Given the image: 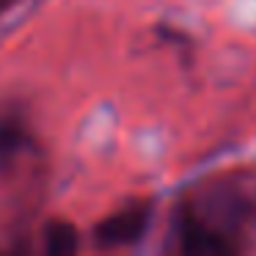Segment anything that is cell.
<instances>
[{
	"instance_id": "6da1fadb",
	"label": "cell",
	"mask_w": 256,
	"mask_h": 256,
	"mask_svg": "<svg viewBox=\"0 0 256 256\" xmlns=\"http://www.w3.org/2000/svg\"><path fill=\"white\" fill-rule=\"evenodd\" d=\"M242 196L234 190H206L188 198L176 212V242L184 254H234L240 228L248 218Z\"/></svg>"
},
{
	"instance_id": "7a4b0ae2",
	"label": "cell",
	"mask_w": 256,
	"mask_h": 256,
	"mask_svg": "<svg viewBox=\"0 0 256 256\" xmlns=\"http://www.w3.org/2000/svg\"><path fill=\"white\" fill-rule=\"evenodd\" d=\"M152 220V201L135 198L130 204L118 206L108 218H102L94 226V240L100 248H124V245L138 242L146 234Z\"/></svg>"
},
{
	"instance_id": "3957f363",
	"label": "cell",
	"mask_w": 256,
	"mask_h": 256,
	"mask_svg": "<svg viewBox=\"0 0 256 256\" xmlns=\"http://www.w3.org/2000/svg\"><path fill=\"white\" fill-rule=\"evenodd\" d=\"M36 149V138L20 105L0 108V174H8Z\"/></svg>"
},
{
	"instance_id": "277c9868",
	"label": "cell",
	"mask_w": 256,
	"mask_h": 256,
	"mask_svg": "<svg viewBox=\"0 0 256 256\" xmlns=\"http://www.w3.org/2000/svg\"><path fill=\"white\" fill-rule=\"evenodd\" d=\"M78 248H80V234L72 223L50 220L44 226V250L47 254L64 256V254H74Z\"/></svg>"
},
{
	"instance_id": "5b68a950",
	"label": "cell",
	"mask_w": 256,
	"mask_h": 256,
	"mask_svg": "<svg viewBox=\"0 0 256 256\" xmlns=\"http://www.w3.org/2000/svg\"><path fill=\"white\" fill-rule=\"evenodd\" d=\"M22 3H25V0H0V20L6 17L8 12H14L17 6H22Z\"/></svg>"
}]
</instances>
